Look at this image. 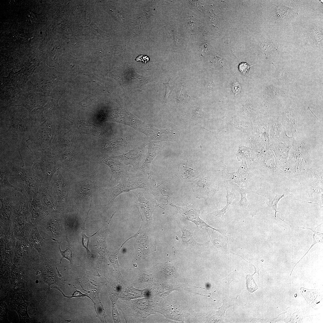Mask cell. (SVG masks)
Segmentation results:
<instances>
[{"label": "cell", "instance_id": "cell-1", "mask_svg": "<svg viewBox=\"0 0 323 323\" xmlns=\"http://www.w3.org/2000/svg\"><path fill=\"white\" fill-rule=\"evenodd\" d=\"M33 119L15 118L10 120L1 121L0 141H8L10 138H17L20 144L21 140L32 139L37 133L40 123Z\"/></svg>", "mask_w": 323, "mask_h": 323}, {"label": "cell", "instance_id": "cell-2", "mask_svg": "<svg viewBox=\"0 0 323 323\" xmlns=\"http://www.w3.org/2000/svg\"><path fill=\"white\" fill-rule=\"evenodd\" d=\"M28 198L23 196L22 199L13 203L10 224L17 240L27 239L33 225L29 211Z\"/></svg>", "mask_w": 323, "mask_h": 323}, {"label": "cell", "instance_id": "cell-3", "mask_svg": "<svg viewBox=\"0 0 323 323\" xmlns=\"http://www.w3.org/2000/svg\"><path fill=\"white\" fill-rule=\"evenodd\" d=\"M32 153L31 168L37 177L50 184L56 171V166L51 152L34 151Z\"/></svg>", "mask_w": 323, "mask_h": 323}, {"label": "cell", "instance_id": "cell-4", "mask_svg": "<svg viewBox=\"0 0 323 323\" xmlns=\"http://www.w3.org/2000/svg\"><path fill=\"white\" fill-rule=\"evenodd\" d=\"M4 161L10 168L12 176L24 188L30 203L33 198L38 194L40 180L31 168L20 167L12 163Z\"/></svg>", "mask_w": 323, "mask_h": 323}, {"label": "cell", "instance_id": "cell-5", "mask_svg": "<svg viewBox=\"0 0 323 323\" xmlns=\"http://www.w3.org/2000/svg\"><path fill=\"white\" fill-rule=\"evenodd\" d=\"M117 121L130 127L141 132L152 139H163L164 131L159 130L149 124L137 118L124 106L120 109Z\"/></svg>", "mask_w": 323, "mask_h": 323}, {"label": "cell", "instance_id": "cell-6", "mask_svg": "<svg viewBox=\"0 0 323 323\" xmlns=\"http://www.w3.org/2000/svg\"><path fill=\"white\" fill-rule=\"evenodd\" d=\"M309 147L306 140L300 138L293 144L290 152L288 168L301 169L309 167L311 164Z\"/></svg>", "mask_w": 323, "mask_h": 323}, {"label": "cell", "instance_id": "cell-7", "mask_svg": "<svg viewBox=\"0 0 323 323\" xmlns=\"http://www.w3.org/2000/svg\"><path fill=\"white\" fill-rule=\"evenodd\" d=\"M141 177L135 175L122 179L116 186L106 189L109 205H112L115 199L122 193L133 190L146 188L148 180L144 177Z\"/></svg>", "mask_w": 323, "mask_h": 323}, {"label": "cell", "instance_id": "cell-8", "mask_svg": "<svg viewBox=\"0 0 323 323\" xmlns=\"http://www.w3.org/2000/svg\"><path fill=\"white\" fill-rule=\"evenodd\" d=\"M52 138L51 124L48 120L40 124L35 136L26 141L28 147L32 152L49 151Z\"/></svg>", "mask_w": 323, "mask_h": 323}, {"label": "cell", "instance_id": "cell-9", "mask_svg": "<svg viewBox=\"0 0 323 323\" xmlns=\"http://www.w3.org/2000/svg\"><path fill=\"white\" fill-rule=\"evenodd\" d=\"M38 194L42 205L49 215H54L57 202L50 184L40 180Z\"/></svg>", "mask_w": 323, "mask_h": 323}, {"label": "cell", "instance_id": "cell-10", "mask_svg": "<svg viewBox=\"0 0 323 323\" xmlns=\"http://www.w3.org/2000/svg\"><path fill=\"white\" fill-rule=\"evenodd\" d=\"M66 184L60 171L57 170L53 176L50 185L56 202L62 206L65 205L67 202V193Z\"/></svg>", "mask_w": 323, "mask_h": 323}, {"label": "cell", "instance_id": "cell-11", "mask_svg": "<svg viewBox=\"0 0 323 323\" xmlns=\"http://www.w3.org/2000/svg\"><path fill=\"white\" fill-rule=\"evenodd\" d=\"M144 145L138 147L121 155L112 156V158L122 161L126 165L132 166L135 170L139 169L140 162L142 159L145 148Z\"/></svg>", "mask_w": 323, "mask_h": 323}, {"label": "cell", "instance_id": "cell-12", "mask_svg": "<svg viewBox=\"0 0 323 323\" xmlns=\"http://www.w3.org/2000/svg\"><path fill=\"white\" fill-rule=\"evenodd\" d=\"M104 162L109 167L111 172L110 181L113 179L119 178L123 179L133 176L130 165L127 166L123 163L107 159H105Z\"/></svg>", "mask_w": 323, "mask_h": 323}, {"label": "cell", "instance_id": "cell-13", "mask_svg": "<svg viewBox=\"0 0 323 323\" xmlns=\"http://www.w3.org/2000/svg\"><path fill=\"white\" fill-rule=\"evenodd\" d=\"M13 191L0 190V218L3 224H9L10 222L12 211V194Z\"/></svg>", "mask_w": 323, "mask_h": 323}, {"label": "cell", "instance_id": "cell-14", "mask_svg": "<svg viewBox=\"0 0 323 323\" xmlns=\"http://www.w3.org/2000/svg\"><path fill=\"white\" fill-rule=\"evenodd\" d=\"M12 176L10 170L6 163L0 160V190L19 191L24 196L27 197L24 190L11 184L8 181L9 177Z\"/></svg>", "mask_w": 323, "mask_h": 323}, {"label": "cell", "instance_id": "cell-15", "mask_svg": "<svg viewBox=\"0 0 323 323\" xmlns=\"http://www.w3.org/2000/svg\"><path fill=\"white\" fill-rule=\"evenodd\" d=\"M210 239L203 245L207 250H217L228 253L230 251L228 248L227 244L229 241L224 236L217 234L214 231L211 233L207 231Z\"/></svg>", "mask_w": 323, "mask_h": 323}, {"label": "cell", "instance_id": "cell-16", "mask_svg": "<svg viewBox=\"0 0 323 323\" xmlns=\"http://www.w3.org/2000/svg\"><path fill=\"white\" fill-rule=\"evenodd\" d=\"M30 203L29 211L33 224H37L50 216L42 205L38 194L33 198Z\"/></svg>", "mask_w": 323, "mask_h": 323}, {"label": "cell", "instance_id": "cell-17", "mask_svg": "<svg viewBox=\"0 0 323 323\" xmlns=\"http://www.w3.org/2000/svg\"><path fill=\"white\" fill-rule=\"evenodd\" d=\"M145 190L143 192L136 190L134 193L138 201V205L143 211L146 220L150 221L152 219L153 213L157 203L155 198L147 200L145 198L144 193Z\"/></svg>", "mask_w": 323, "mask_h": 323}, {"label": "cell", "instance_id": "cell-18", "mask_svg": "<svg viewBox=\"0 0 323 323\" xmlns=\"http://www.w3.org/2000/svg\"><path fill=\"white\" fill-rule=\"evenodd\" d=\"M227 194L226 197L227 203L223 209L217 210L210 213L208 217V220L211 224H217L223 219L225 214L228 211L233 201L235 199L236 196L234 193L231 192L228 187L226 188Z\"/></svg>", "mask_w": 323, "mask_h": 323}, {"label": "cell", "instance_id": "cell-19", "mask_svg": "<svg viewBox=\"0 0 323 323\" xmlns=\"http://www.w3.org/2000/svg\"><path fill=\"white\" fill-rule=\"evenodd\" d=\"M148 153L145 160L141 167L138 170L136 175L139 176H143L146 174L149 173L150 166L153 159L159 152V149L157 145L154 142H151L149 144Z\"/></svg>", "mask_w": 323, "mask_h": 323}, {"label": "cell", "instance_id": "cell-20", "mask_svg": "<svg viewBox=\"0 0 323 323\" xmlns=\"http://www.w3.org/2000/svg\"><path fill=\"white\" fill-rule=\"evenodd\" d=\"M238 191L241 194V199L240 201L235 205L241 207L248 211L250 214L253 217L256 215L257 210L254 205L249 202L246 199V194L249 190L246 188L237 187Z\"/></svg>", "mask_w": 323, "mask_h": 323}, {"label": "cell", "instance_id": "cell-21", "mask_svg": "<svg viewBox=\"0 0 323 323\" xmlns=\"http://www.w3.org/2000/svg\"><path fill=\"white\" fill-rule=\"evenodd\" d=\"M36 224H33L28 236L30 244L39 252L41 250L42 238L39 234Z\"/></svg>", "mask_w": 323, "mask_h": 323}, {"label": "cell", "instance_id": "cell-22", "mask_svg": "<svg viewBox=\"0 0 323 323\" xmlns=\"http://www.w3.org/2000/svg\"><path fill=\"white\" fill-rule=\"evenodd\" d=\"M131 85L133 88H139L141 89L143 86L149 82H151L150 77H145L139 74H135L131 78Z\"/></svg>", "mask_w": 323, "mask_h": 323}, {"label": "cell", "instance_id": "cell-23", "mask_svg": "<svg viewBox=\"0 0 323 323\" xmlns=\"http://www.w3.org/2000/svg\"><path fill=\"white\" fill-rule=\"evenodd\" d=\"M289 194H290L289 193L287 192H284L283 194L281 195H279L277 194H276V196L273 199H271L269 198L268 199H269V201L268 203H266L268 205L267 208L268 209L271 211L272 210H274L275 211V219L276 213L277 212L280 213V212L278 211V209L277 208V205L278 202L279 200L284 196Z\"/></svg>", "mask_w": 323, "mask_h": 323}, {"label": "cell", "instance_id": "cell-24", "mask_svg": "<svg viewBox=\"0 0 323 323\" xmlns=\"http://www.w3.org/2000/svg\"><path fill=\"white\" fill-rule=\"evenodd\" d=\"M254 275L253 274L252 275L248 274L246 277L247 289L251 293L253 292L258 289V286L252 277Z\"/></svg>", "mask_w": 323, "mask_h": 323}, {"label": "cell", "instance_id": "cell-25", "mask_svg": "<svg viewBox=\"0 0 323 323\" xmlns=\"http://www.w3.org/2000/svg\"><path fill=\"white\" fill-rule=\"evenodd\" d=\"M59 248L60 250V253L62 256V258L61 259L60 263H61V261L63 258H65L68 260H69L71 263H72L73 261L72 260V251L71 249V248L69 247H67L66 249L64 251H62L60 248V245L59 243Z\"/></svg>", "mask_w": 323, "mask_h": 323}, {"label": "cell", "instance_id": "cell-26", "mask_svg": "<svg viewBox=\"0 0 323 323\" xmlns=\"http://www.w3.org/2000/svg\"><path fill=\"white\" fill-rule=\"evenodd\" d=\"M100 229L98 230L93 234L89 237L87 236L86 235L84 230H82V231L81 235L82 236L83 246L86 249L88 255H90V252L88 249V243L89 239L90 237L95 235Z\"/></svg>", "mask_w": 323, "mask_h": 323}, {"label": "cell", "instance_id": "cell-27", "mask_svg": "<svg viewBox=\"0 0 323 323\" xmlns=\"http://www.w3.org/2000/svg\"><path fill=\"white\" fill-rule=\"evenodd\" d=\"M122 246L123 245L118 249L112 252L111 254L109 257L110 261L114 266L115 268L117 271H119V265L117 259V256L119 251Z\"/></svg>", "mask_w": 323, "mask_h": 323}, {"label": "cell", "instance_id": "cell-28", "mask_svg": "<svg viewBox=\"0 0 323 323\" xmlns=\"http://www.w3.org/2000/svg\"><path fill=\"white\" fill-rule=\"evenodd\" d=\"M171 80V78H170L168 82L166 83L161 82H158L163 83L166 87V91L164 97V99H167L169 97L170 95L172 93L173 90L175 88L174 85L170 86L169 84L170 81Z\"/></svg>", "mask_w": 323, "mask_h": 323}, {"label": "cell", "instance_id": "cell-29", "mask_svg": "<svg viewBox=\"0 0 323 323\" xmlns=\"http://www.w3.org/2000/svg\"><path fill=\"white\" fill-rule=\"evenodd\" d=\"M250 65L245 62L241 63L239 66V69L241 73L244 75L247 74L251 67L254 65Z\"/></svg>", "mask_w": 323, "mask_h": 323}, {"label": "cell", "instance_id": "cell-30", "mask_svg": "<svg viewBox=\"0 0 323 323\" xmlns=\"http://www.w3.org/2000/svg\"><path fill=\"white\" fill-rule=\"evenodd\" d=\"M205 113L202 109L199 107H197L194 109L192 112V116L194 118H199L203 117Z\"/></svg>", "mask_w": 323, "mask_h": 323}, {"label": "cell", "instance_id": "cell-31", "mask_svg": "<svg viewBox=\"0 0 323 323\" xmlns=\"http://www.w3.org/2000/svg\"><path fill=\"white\" fill-rule=\"evenodd\" d=\"M71 134L69 133L65 132L62 136L61 139L62 142L64 144H67L71 141V137L70 135Z\"/></svg>", "mask_w": 323, "mask_h": 323}, {"label": "cell", "instance_id": "cell-32", "mask_svg": "<svg viewBox=\"0 0 323 323\" xmlns=\"http://www.w3.org/2000/svg\"><path fill=\"white\" fill-rule=\"evenodd\" d=\"M149 57L146 55L141 54L138 56L135 60L137 61H141L144 63H146L149 61Z\"/></svg>", "mask_w": 323, "mask_h": 323}, {"label": "cell", "instance_id": "cell-33", "mask_svg": "<svg viewBox=\"0 0 323 323\" xmlns=\"http://www.w3.org/2000/svg\"><path fill=\"white\" fill-rule=\"evenodd\" d=\"M35 15L33 14L30 13L27 15V20L28 22H30V23L33 24L34 23L36 20V18L35 17Z\"/></svg>", "mask_w": 323, "mask_h": 323}, {"label": "cell", "instance_id": "cell-34", "mask_svg": "<svg viewBox=\"0 0 323 323\" xmlns=\"http://www.w3.org/2000/svg\"><path fill=\"white\" fill-rule=\"evenodd\" d=\"M204 128L206 130L209 131V132H210L211 134L212 135H213L216 138V139H217V140L218 141V139H217V137H218V136L219 133V132H220V130H218L214 131H210L209 130H208L207 129H205V128ZM218 143H219V142H218Z\"/></svg>", "mask_w": 323, "mask_h": 323}, {"label": "cell", "instance_id": "cell-35", "mask_svg": "<svg viewBox=\"0 0 323 323\" xmlns=\"http://www.w3.org/2000/svg\"><path fill=\"white\" fill-rule=\"evenodd\" d=\"M76 291H77V292L78 293V294H77L75 292H74V294H73L72 297H82V296H86V295L85 294H82V293H81L79 291L76 290Z\"/></svg>", "mask_w": 323, "mask_h": 323}]
</instances>
